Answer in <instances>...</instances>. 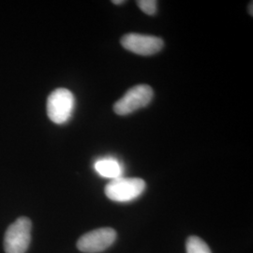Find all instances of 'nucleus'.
Returning <instances> with one entry per match:
<instances>
[{
  "label": "nucleus",
  "instance_id": "obj_8",
  "mask_svg": "<svg viewBox=\"0 0 253 253\" xmlns=\"http://www.w3.org/2000/svg\"><path fill=\"white\" fill-rule=\"evenodd\" d=\"M187 253H212L208 244L198 236H190L186 243Z\"/></svg>",
  "mask_w": 253,
  "mask_h": 253
},
{
  "label": "nucleus",
  "instance_id": "obj_3",
  "mask_svg": "<svg viewBox=\"0 0 253 253\" xmlns=\"http://www.w3.org/2000/svg\"><path fill=\"white\" fill-rule=\"evenodd\" d=\"M31 220L19 217L6 231L4 249L6 253H26L31 241Z\"/></svg>",
  "mask_w": 253,
  "mask_h": 253
},
{
  "label": "nucleus",
  "instance_id": "obj_7",
  "mask_svg": "<svg viewBox=\"0 0 253 253\" xmlns=\"http://www.w3.org/2000/svg\"><path fill=\"white\" fill-rule=\"evenodd\" d=\"M95 171L104 178L116 179L123 174V165L117 159L106 157L98 160L94 164Z\"/></svg>",
  "mask_w": 253,
  "mask_h": 253
},
{
  "label": "nucleus",
  "instance_id": "obj_11",
  "mask_svg": "<svg viewBox=\"0 0 253 253\" xmlns=\"http://www.w3.org/2000/svg\"><path fill=\"white\" fill-rule=\"evenodd\" d=\"M250 7H251V8H250V9H249V10H251V11H250V13H251V15H253V2H252V3H251V5H250Z\"/></svg>",
  "mask_w": 253,
  "mask_h": 253
},
{
  "label": "nucleus",
  "instance_id": "obj_5",
  "mask_svg": "<svg viewBox=\"0 0 253 253\" xmlns=\"http://www.w3.org/2000/svg\"><path fill=\"white\" fill-rule=\"evenodd\" d=\"M117 239V233L112 228H100L82 235L77 248L82 253H98L107 250Z\"/></svg>",
  "mask_w": 253,
  "mask_h": 253
},
{
  "label": "nucleus",
  "instance_id": "obj_1",
  "mask_svg": "<svg viewBox=\"0 0 253 253\" xmlns=\"http://www.w3.org/2000/svg\"><path fill=\"white\" fill-rule=\"evenodd\" d=\"M75 106V98L67 88H57L53 91L47 100V115L54 124L62 125L68 122Z\"/></svg>",
  "mask_w": 253,
  "mask_h": 253
},
{
  "label": "nucleus",
  "instance_id": "obj_9",
  "mask_svg": "<svg viewBox=\"0 0 253 253\" xmlns=\"http://www.w3.org/2000/svg\"><path fill=\"white\" fill-rule=\"evenodd\" d=\"M138 7L147 15H154L158 10V2L156 0H140L137 1Z\"/></svg>",
  "mask_w": 253,
  "mask_h": 253
},
{
  "label": "nucleus",
  "instance_id": "obj_2",
  "mask_svg": "<svg viewBox=\"0 0 253 253\" xmlns=\"http://www.w3.org/2000/svg\"><path fill=\"white\" fill-rule=\"evenodd\" d=\"M145 187V181L141 178L121 176L109 182L105 187V195L114 202L126 203L137 199L142 195Z\"/></svg>",
  "mask_w": 253,
  "mask_h": 253
},
{
  "label": "nucleus",
  "instance_id": "obj_6",
  "mask_svg": "<svg viewBox=\"0 0 253 253\" xmlns=\"http://www.w3.org/2000/svg\"><path fill=\"white\" fill-rule=\"evenodd\" d=\"M121 45L126 50L139 55H152L159 53L164 45L159 37L128 33L121 38Z\"/></svg>",
  "mask_w": 253,
  "mask_h": 253
},
{
  "label": "nucleus",
  "instance_id": "obj_10",
  "mask_svg": "<svg viewBox=\"0 0 253 253\" xmlns=\"http://www.w3.org/2000/svg\"><path fill=\"white\" fill-rule=\"evenodd\" d=\"M124 2H125L124 0H114V1H113V3L116 4V5H121V4H123Z\"/></svg>",
  "mask_w": 253,
  "mask_h": 253
},
{
  "label": "nucleus",
  "instance_id": "obj_4",
  "mask_svg": "<svg viewBox=\"0 0 253 253\" xmlns=\"http://www.w3.org/2000/svg\"><path fill=\"white\" fill-rule=\"evenodd\" d=\"M153 99V89L147 84H138L126 91L114 105L118 116H126L147 106Z\"/></svg>",
  "mask_w": 253,
  "mask_h": 253
}]
</instances>
